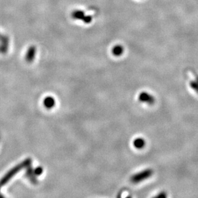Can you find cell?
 <instances>
[{"label": "cell", "mask_w": 198, "mask_h": 198, "mask_svg": "<svg viewBox=\"0 0 198 198\" xmlns=\"http://www.w3.org/2000/svg\"><path fill=\"white\" fill-rule=\"evenodd\" d=\"M157 197H160V198H166L167 197V194L166 192H160L159 194H158L157 196Z\"/></svg>", "instance_id": "obj_10"}, {"label": "cell", "mask_w": 198, "mask_h": 198, "mask_svg": "<svg viewBox=\"0 0 198 198\" xmlns=\"http://www.w3.org/2000/svg\"><path fill=\"white\" fill-rule=\"evenodd\" d=\"M112 51H113V54L115 56H120V55H121V54L123 53V48H122L121 46H116L113 49Z\"/></svg>", "instance_id": "obj_6"}, {"label": "cell", "mask_w": 198, "mask_h": 198, "mask_svg": "<svg viewBox=\"0 0 198 198\" xmlns=\"http://www.w3.org/2000/svg\"><path fill=\"white\" fill-rule=\"evenodd\" d=\"M145 144V140L142 138H137L135 139L133 141L134 147L138 150L142 149L144 147Z\"/></svg>", "instance_id": "obj_5"}, {"label": "cell", "mask_w": 198, "mask_h": 198, "mask_svg": "<svg viewBox=\"0 0 198 198\" xmlns=\"http://www.w3.org/2000/svg\"><path fill=\"white\" fill-rule=\"evenodd\" d=\"M153 172L151 169H145L139 173L134 175L131 178V182L133 183H139L152 176Z\"/></svg>", "instance_id": "obj_2"}, {"label": "cell", "mask_w": 198, "mask_h": 198, "mask_svg": "<svg viewBox=\"0 0 198 198\" xmlns=\"http://www.w3.org/2000/svg\"><path fill=\"white\" fill-rule=\"evenodd\" d=\"M190 85L193 90H194L196 92L198 93V82L192 81L190 83Z\"/></svg>", "instance_id": "obj_8"}, {"label": "cell", "mask_w": 198, "mask_h": 198, "mask_svg": "<svg viewBox=\"0 0 198 198\" xmlns=\"http://www.w3.org/2000/svg\"><path fill=\"white\" fill-rule=\"evenodd\" d=\"M34 54H35V51H34V49H31V50H30L29 52L28 53V55L27 57V60L28 62L32 61L34 58Z\"/></svg>", "instance_id": "obj_7"}, {"label": "cell", "mask_w": 198, "mask_h": 198, "mask_svg": "<svg viewBox=\"0 0 198 198\" xmlns=\"http://www.w3.org/2000/svg\"><path fill=\"white\" fill-rule=\"evenodd\" d=\"M139 99L141 102L148 103V104H153L155 101V99L153 96H152L151 94L147 93V92H141L139 96Z\"/></svg>", "instance_id": "obj_3"}, {"label": "cell", "mask_w": 198, "mask_h": 198, "mask_svg": "<svg viewBox=\"0 0 198 198\" xmlns=\"http://www.w3.org/2000/svg\"><path fill=\"white\" fill-rule=\"evenodd\" d=\"M42 171H43L42 168L41 167H38L34 170V174L36 175H40L42 173Z\"/></svg>", "instance_id": "obj_9"}, {"label": "cell", "mask_w": 198, "mask_h": 198, "mask_svg": "<svg viewBox=\"0 0 198 198\" xmlns=\"http://www.w3.org/2000/svg\"><path fill=\"white\" fill-rule=\"evenodd\" d=\"M32 163V159L31 158H27L19 164L17 165L14 167H13L11 171H9L8 173L1 179L0 180V189L2 188L3 186L6 185L8 181L11 180L13 176H14L15 175L18 174L19 172L23 169L29 167Z\"/></svg>", "instance_id": "obj_1"}, {"label": "cell", "mask_w": 198, "mask_h": 198, "mask_svg": "<svg viewBox=\"0 0 198 198\" xmlns=\"http://www.w3.org/2000/svg\"><path fill=\"white\" fill-rule=\"evenodd\" d=\"M195 77H196V82H198V75L197 74H195Z\"/></svg>", "instance_id": "obj_11"}, {"label": "cell", "mask_w": 198, "mask_h": 198, "mask_svg": "<svg viewBox=\"0 0 198 198\" xmlns=\"http://www.w3.org/2000/svg\"><path fill=\"white\" fill-rule=\"evenodd\" d=\"M44 105L45 106L46 108L50 109L52 108L55 104V99L52 97H47L44 99Z\"/></svg>", "instance_id": "obj_4"}]
</instances>
